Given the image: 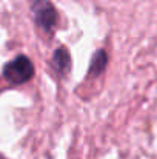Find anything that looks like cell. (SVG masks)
Wrapping results in <instances>:
<instances>
[{"label":"cell","mask_w":157,"mask_h":159,"mask_svg":"<svg viewBox=\"0 0 157 159\" xmlns=\"http://www.w3.org/2000/svg\"><path fill=\"white\" fill-rule=\"evenodd\" d=\"M34 65L26 56H17L14 60L8 62L3 68V77L12 85H22L33 79Z\"/></svg>","instance_id":"cell-1"},{"label":"cell","mask_w":157,"mask_h":159,"mask_svg":"<svg viewBox=\"0 0 157 159\" xmlns=\"http://www.w3.org/2000/svg\"><path fill=\"white\" fill-rule=\"evenodd\" d=\"M33 14H34L36 23L46 33H51L55 28L59 14L50 0H36L33 5Z\"/></svg>","instance_id":"cell-2"},{"label":"cell","mask_w":157,"mask_h":159,"mask_svg":"<svg viewBox=\"0 0 157 159\" xmlns=\"http://www.w3.org/2000/svg\"><path fill=\"white\" fill-rule=\"evenodd\" d=\"M108 65V54L103 50H99L93 56L91 63H89V76H99L103 73V70Z\"/></svg>","instance_id":"cell-3"},{"label":"cell","mask_w":157,"mask_h":159,"mask_svg":"<svg viewBox=\"0 0 157 159\" xmlns=\"http://www.w3.org/2000/svg\"><path fill=\"white\" fill-rule=\"evenodd\" d=\"M52 63L60 73H68L71 68V56L66 48H59L52 56Z\"/></svg>","instance_id":"cell-4"}]
</instances>
